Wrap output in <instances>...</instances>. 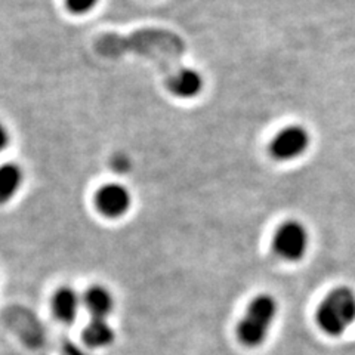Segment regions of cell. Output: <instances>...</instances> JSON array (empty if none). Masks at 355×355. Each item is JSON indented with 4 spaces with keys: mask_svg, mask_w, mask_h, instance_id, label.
<instances>
[{
    "mask_svg": "<svg viewBox=\"0 0 355 355\" xmlns=\"http://www.w3.org/2000/svg\"><path fill=\"white\" fill-rule=\"evenodd\" d=\"M315 320L329 336H340L355 321V293L349 287L331 291L318 305Z\"/></svg>",
    "mask_w": 355,
    "mask_h": 355,
    "instance_id": "1",
    "label": "cell"
},
{
    "mask_svg": "<svg viewBox=\"0 0 355 355\" xmlns=\"http://www.w3.org/2000/svg\"><path fill=\"white\" fill-rule=\"evenodd\" d=\"M277 314V302L270 295H259L241 318L237 335L246 347H258L265 340Z\"/></svg>",
    "mask_w": 355,
    "mask_h": 355,
    "instance_id": "2",
    "label": "cell"
},
{
    "mask_svg": "<svg viewBox=\"0 0 355 355\" xmlns=\"http://www.w3.org/2000/svg\"><path fill=\"white\" fill-rule=\"evenodd\" d=\"M309 236L306 228L297 220H286L275 231L274 250L286 261H299L306 253Z\"/></svg>",
    "mask_w": 355,
    "mask_h": 355,
    "instance_id": "3",
    "label": "cell"
},
{
    "mask_svg": "<svg viewBox=\"0 0 355 355\" xmlns=\"http://www.w3.org/2000/svg\"><path fill=\"white\" fill-rule=\"evenodd\" d=\"M309 142V132L304 126H286L271 139L270 154L271 157L280 162L295 160L308 150Z\"/></svg>",
    "mask_w": 355,
    "mask_h": 355,
    "instance_id": "4",
    "label": "cell"
},
{
    "mask_svg": "<svg viewBox=\"0 0 355 355\" xmlns=\"http://www.w3.org/2000/svg\"><path fill=\"white\" fill-rule=\"evenodd\" d=\"M132 205V196L125 185L110 182L103 185L95 194V206L101 215L116 219L123 216Z\"/></svg>",
    "mask_w": 355,
    "mask_h": 355,
    "instance_id": "5",
    "label": "cell"
},
{
    "mask_svg": "<svg viewBox=\"0 0 355 355\" xmlns=\"http://www.w3.org/2000/svg\"><path fill=\"white\" fill-rule=\"evenodd\" d=\"M203 76L194 69H182L168 82L169 91L178 98H194L203 91Z\"/></svg>",
    "mask_w": 355,
    "mask_h": 355,
    "instance_id": "6",
    "label": "cell"
},
{
    "mask_svg": "<svg viewBox=\"0 0 355 355\" xmlns=\"http://www.w3.org/2000/svg\"><path fill=\"white\" fill-rule=\"evenodd\" d=\"M24 182V172L17 163H3L0 166V205L12 200Z\"/></svg>",
    "mask_w": 355,
    "mask_h": 355,
    "instance_id": "7",
    "label": "cell"
},
{
    "mask_svg": "<svg viewBox=\"0 0 355 355\" xmlns=\"http://www.w3.org/2000/svg\"><path fill=\"white\" fill-rule=\"evenodd\" d=\"M53 314L62 323L70 324L79 311V296L70 287H62L52 299Z\"/></svg>",
    "mask_w": 355,
    "mask_h": 355,
    "instance_id": "8",
    "label": "cell"
},
{
    "mask_svg": "<svg viewBox=\"0 0 355 355\" xmlns=\"http://www.w3.org/2000/svg\"><path fill=\"white\" fill-rule=\"evenodd\" d=\"M83 301L92 318L105 320L111 309H113V297H111L107 288L101 286H94L89 288Z\"/></svg>",
    "mask_w": 355,
    "mask_h": 355,
    "instance_id": "9",
    "label": "cell"
},
{
    "mask_svg": "<svg viewBox=\"0 0 355 355\" xmlns=\"http://www.w3.org/2000/svg\"><path fill=\"white\" fill-rule=\"evenodd\" d=\"M114 339V331L107 323V320L92 318L91 323L83 330V340L89 347H107Z\"/></svg>",
    "mask_w": 355,
    "mask_h": 355,
    "instance_id": "10",
    "label": "cell"
},
{
    "mask_svg": "<svg viewBox=\"0 0 355 355\" xmlns=\"http://www.w3.org/2000/svg\"><path fill=\"white\" fill-rule=\"evenodd\" d=\"M67 9L70 10V14L74 15H85L98 5L99 0H64Z\"/></svg>",
    "mask_w": 355,
    "mask_h": 355,
    "instance_id": "11",
    "label": "cell"
},
{
    "mask_svg": "<svg viewBox=\"0 0 355 355\" xmlns=\"http://www.w3.org/2000/svg\"><path fill=\"white\" fill-rule=\"evenodd\" d=\"M9 139H10L9 130H8V128L2 123V121H0V153L6 150V147L9 146Z\"/></svg>",
    "mask_w": 355,
    "mask_h": 355,
    "instance_id": "12",
    "label": "cell"
}]
</instances>
